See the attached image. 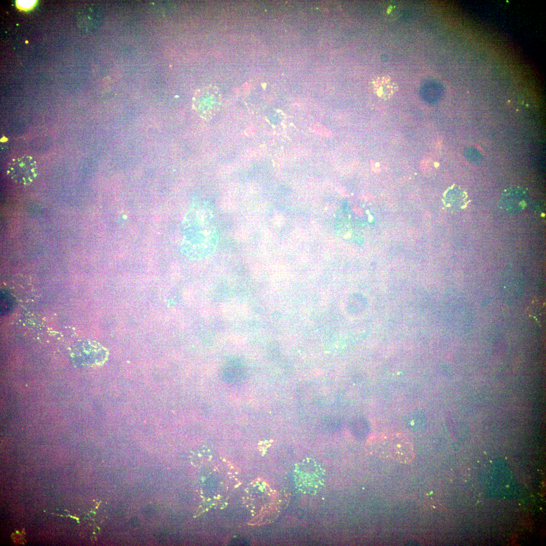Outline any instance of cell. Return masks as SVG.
I'll return each instance as SVG.
<instances>
[{
  "label": "cell",
  "instance_id": "6da1fadb",
  "mask_svg": "<svg viewBox=\"0 0 546 546\" xmlns=\"http://www.w3.org/2000/svg\"><path fill=\"white\" fill-rule=\"evenodd\" d=\"M377 444L381 457L401 463H410L415 458L412 444L398 434L380 435Z\"/></svg>",
  "mask_w": 546,
  "mask_h": 546
},
{
  "label": "cell",
  "instance_id": "7a4b0ae2",
  "mask_svg": "<svg viewBox=\"0 0 546 546\" xmlns=\"http://www.w3.org/2000/svg\"><path fill=\"white\" fill-rule=\"evenodd\" d=\"M6 172L13 181L23 186L31 184L38 175L35 160L28 155L12 159L7 166Z\"/></svg>",
  "mask_w": 546,
  "mask_h": 546
},
{
  "label": "cell",
  "instance_id": "3957f363",
  "mask_svg": "<svg viewBox=\"0 0 546 546\" xmlns=\"http://www.w3.org/2000/svg\"><path fill=\"white\" fill-rule=\"evenodd\" d=\"M221 96L218 89L209 86L198 90L194 98V107L204 119H210L219 110Z\"/></svg>",
  "mask_w": 546,
  "mask_h": 546
},
{
  "label": "cell",
  "instance_id": "277c9868",
  "mask_svg": "<svg viewBox=\"0 0 546 546\" xmlns=\"http://www.w3.org/2000/svg\"><path fill=\"white\" fill-rule=\"evenodd\" d=\"M372 84L376 94L384 99L392 97L398 89L397 83L388 76L378 77L373 81Z\"/></svg>",
  "mask_w": 546,
  "mask_h": 546
},
{
  "label": "cell",
  "instance_id": "5b68a950",
  "mask_svg": "<svg viewBox=\"0 0 546 546\" xmlns=\"http://www.w3.org/2000/svg\"><path fill=\"white\" fill-rule=\"evenodd\" d=\"M245 369L242 361L238 358L230 360L222 370L223 379L229 383L242 380L245 377Z\"/></svg>",
  "mask_w": 546,
  "mask_h": 546
},
{
  "label": "cell",
  "instance_id": "8992f818",
  "mask_svg": "<svg viewBox=\"0 0 546 546\" xmlns=\"http://www.w3.org/2000/svg\"><path fill=\"white\" fill-rule=\"evenodd\" d=\"M312 130L314 132H316V133H318V134H319L320 135H325V136H328V135H331V133L328 131V130L326 127H325L324 126H323V125H321L320 124H318L317 125H314L312 127Z\"/></svg>",
  "mask_w": 546,
  "mask_h": 546
},
{
  "label": "cell",
  "instance_id": "52a82bcc",
  "mask_svg": "<svg viewBox=\"0 0 546 546\" xmlns=\"http://www.w3.org/2000/svg\"><path fill=\"white\" fill-rule=\"evenodd\" d=\"M35 3L34 1H18L17 4L19 6L28 9L31 7Z\"/></svg>",
  "mask_w": 546,
  "mask_h": 546
}]
</instances>
